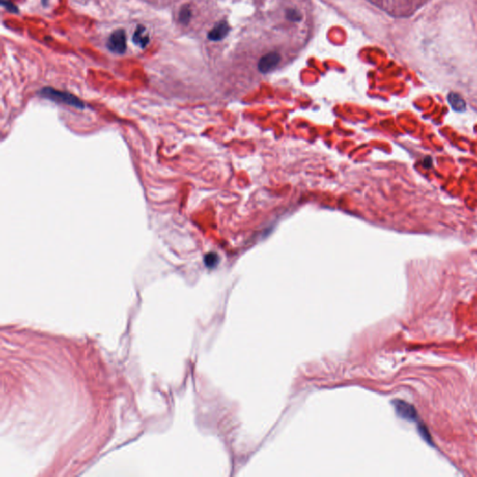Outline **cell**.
Wrapping results in <instances>:
<instances>
[{"instance_id":"obj_1","label":"cell","mask_w":477,"mask_h":477,"mask_svg":"<svg viewBox=\"0 0 477 477\" xmlns=\"http://www.w3.org/2000/svg\"><path fill=\"white\" fill-rule=\"evenodd\" d=\"M39 95H41L44 98L49 99V100H51L53 102H56V103L71 105V106L80 108V109H83L85 107L84 103L80 99L77 98V96L69 94V93H66V92L58 91V90L51 88V87H45V88L41 89V91L39 92Z\"/></svg>"},{"instance_id":"obj_2","label":"cell","mask_w":477,"mask_h":477,"mask_svg":"<svg viewBox=\"0 0 477 477\" xmlns=\"http://www.w3.org/2000/svg\"><path fill=\"white\" fill-rule=\"evenodd\" d=\"M126 34L124 32V30L119 29L110 35L106 46L110 51L114 53L122 54L126 51Z\"/></svg>"},{"instance_id":"obj_3","label":"cell","mask_w":477,"mask_h":477,"mask_svg":"<svg viewBox=\"0 0 477 477\" xmlns=\"http://www.w3.org/2000/svg\"><path fill=\"white\" fill-rule=\"evenodd\" d=\"M392 405L395 406V411L399 417L408 422H414L417 419V411L415 407L410 404L406 403L405 401L395 400L392 401Z\"/></svg>"},{"instance_id":"obj_4","label":"cell","mask_w":477,"mask_h":477,"mask_svg":"<svg viewBox=\"0 0 477 477\" xmlns=\"http://www.w3.org/2000/svg\"><path fill=\"white\" fill-rule=\"evenodd\" d=\"M280 61V56L278 52H269L260 58L258 62V70L263 74L269 73L277 67Z\"/></svg>"},{"instance_id":"obj_5","label":"cell","mask_w":477,"mask_h":477,"mask_svg":"<svg viewBox=\"0 0 477 477\" xmlns=\"http://www.w3.org/2000/svg\"><path fill=\"white\" fill-rule=\"evenodd\" d=\"M229 33V26L226 22H218L214 27L209 32L208 39L212 41H219L226 38Z\"/></svg>"},{"instance_id":"obj_6","label":"cell","mask_w":477,"mask_h":477,"mask_svg":"<svg viewBox=\"0 0 477 477\" xmlns=\"http://www.w3.org/2000/svg\"><path fill=\"white\" fill-rule=\"evenodd\" d=\"M132 41L141 48H145L148 44L149 36L145 26L138 25L135 32L132 36Z\"/></svg>"},{"instance_id":"obj_7","label":"cell","mask_w":477,"mask_h":477,"mask_svg":"<svg viewBox=\"0 0 477 477\" xmlns=\"http://www.w3.org/2000/svg\"><path fill=\"white\" fill-rule=\"evenodd\" d=\"M219 262V258L215 252H209L204 258V263L210 269L214 268Z\"/></svg>"},{"instance_id":"obj_8","label":"cell","mask_w":477,"mask_h":477,"mask_svg":"<svg viewBox=\"0 0 477 477\" xmlns=\"http://www.w3.org/2000/svg\"><path fill=\"white\" fill-rule=\"evenodd\" d=\"M192 12L191 10L189 7H184L182 8L181 11L179 12V21L182 22V23H187L189 22L190 18H191Z\"/></svg>"},{"instance_id":"obj_9","label":"cell","mask_w":477,"mask_h":477,"mask_svg":"<svg viewBox=\"0 0 477 477\" xmlns=\"http://www.w3.org/2000/svg\"><path fill=\"white\" fill-rule=\"evenodd\" d=\"M417 429H418V433L422 435V437L424 439V441H426L428 444H433L432 436H431V434L429 433L427 427H426L425 425H423V424H419Z\"/></svg>"},{"instance_id":"obj_10","label":"cell","mask_w":477,"mask_h":477,"mask_svg":"<svg viewBox=\"0 0 477 477\" xmlns=\"http://www.w3.org/2000/svg\"><path fill=\"white\" fill-rule=\"evenodd\" d=\"M1 5L3 6L6 10H8L10 12H12V13H18L19 12L17 6L14 3H12L10 0H1Z\"/></svg>"},{"instance_id":"obj_11","label":"cell","mask_w":477,"mask_h":477,"mask_svg":"<svg viewBox=\"0 0 477 477\" xmlns=\"http://www.w3.org/2000/svg\"><path fill=\"white\" fill-rule=\"evenodd\" d=\"M287 18L293 22H298L301 20V14L296 10H290L287 12Z\"/></svg>"}]
</instances>
